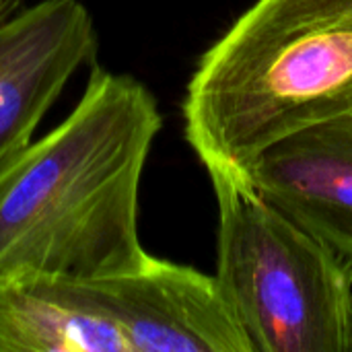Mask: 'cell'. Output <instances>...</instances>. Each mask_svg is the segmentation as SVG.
I'll return each instance as SVG.
<instances>
[{"mask_svg":"<svg viewBox=\"0 0 352 352\" xmlns=\"http://www.w3.org/2000/svg\"><path fill=\"white\" fill-rule=\"evenodd\" d=\"M99 47L80 0H0V169L33 138L68 80Z\"/></svg>","mask_w":352,"mask_h":352,"instance_id":"cell-5","label":"cell"},{"mask_svg":"<svg viewBox=\"0 0 352 352\" xmlns=\"http://www.w3.org/2000/svg\"><path fill=\"white\" fill-rule=\"evenodd\" d=\"M153 93L93 66L74 109L0 169V285L138 268L142 171L161 130Z\"/></svg>","mask_w":352,"mask_h":352,"instance_id":"cell-1","label":"cell"},{"mask_svg":"<svg viewBox=\"0 0 352 352\" xmlns=\"http://www.w3.org/2000/svg\"><path fill=\"white\" fill-rule=\"evenodd\" d=\"M91 305L126 352H254L217 276L148 254L134 270L89 278Z\"/></svg>","mask_w":352,"mask_h":352,"instance_id":"cell-4","label":"cell"},{"mask_svg":"<svg viewBox=\"0 0 352 352\" xmlns=\"http://www.w3.org/2000/svg\"><path fill=\"white\" fill-rule=\"evenodd\" d=\"M241 173L352 276V113L274 140Z\"/></svg>","mask_w":352,"mask_h":352,"instance_id":"cell-6","label":"cell"},{"mask_svg":"<svg viewBox=\"0 0 352 352\" xmlns=\"http://www.w3.org/2000/svg\"><path fill=\"white\" fill-rule=\"evenodd\" d=\"M352 113V0H258L200 58L184 101L204 167L243 169L305 126Z\"/></svg>","mask_w":352,"mask_h":352,"instance_id":"cell-2","label":"cell"},{"mask_svg":"<svg viewBox=\"0 0 352 352\" xmlns=\"http://www.w3.org/2000/svg\"><path fill=\"white\" fill-rule=\"evenodd\" d=\"M206 171L219 206L214 276L254 352H349V270L239 169Z\"/></svg>","mask_w":352,"mask_h":352,"instance_id":"cell-3","label":"cell"},{"mask_svg":"<svg viewBox=\"0 0 352 352\" xmlns=\"http://www.w3.org/2000/svg\"><path fill=\"white\" fill-rule=\"evenodd\" d=\"M349 352H352V336H351V344H349Z\"/></svg>","mask_w":352,"mask_h":352,"instance_id":"cell-7","label":"cell"}]
</instances>
